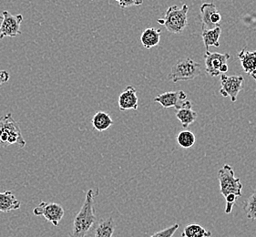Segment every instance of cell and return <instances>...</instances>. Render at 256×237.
<instances>
[{"instance_id": "6da1fadb", "label": "cell", "mask_w": 256, "mask_h": 237, "mask_svg": "<svg viewBox=\"0 0 256 237\" xmlns=\"http://www.w3.org/2000/svg\"><path fill=\"white\" fill-rule=\"evenodd\" d=\"M98 194V189L94 191L90 189L87 192L85 202L80 211L78 212L73 221L72 232L68 237H87L97 222L95 212V199Z\"/></svg>"}, {"instance_id": "7a4b0ae2", "label": "cell", "mask_w": 256, "mask_h": 237, "mask_svg": "<svg viewBox=\"0 0 256 237\" xmlns=\"http://www.w3.org/2000/svg\"><path fill=\"white\" fill-rule=\"evenodd\" d=\"M13 144L24 148L26 140L22 136L20 125L14 120L12 114H8L0 117V146L8 147Z\"/></svg>"}, {"instance_id": "3957f363", "label": "cell", "mask_w": 256, "mask_h": 237, "mask_svg": "<svg viewBox=\"0 0 256 237\" xmlns=\"http://www.w3.org/2000/svg\"><path fill=\"white\" fill-rule=\"evenodd\" d=\"M188 11L189 6L186 4H184L180 8L178 6H170L166 10L164 18H160L157 22L170 32L180 34L188 26Z\"/></svg>"}, {"instance_id": "277c9868", "label": "cell", "mask_w": 256, "mask_h": 237, "mask_svg": "<svg viewBox=\"0 0 256 237\" xmlns=\"http://www.w3.org/2000/svg\"><path fill=\"white\" fill-rule=\"evenodd\" d=\"M202 68L200 63L194 62L190 58H182L172 66L168 78L174 83L188 82L199 77L202 74Z\"/></svg>"}, {"instance_id": "5b68a950", "label": "cell", "mask_w": 256, "mask_h": 237, "mask_svg": "<svg viewBox=\"0 0 256 237\" xmlns=\"http://www.w3.org/2000/svg\"><path fill=\"white\" fill-rule=\"evenodd\" d=\"M220 194L226 198L228 196L241 197L242 184L239 178H236L234 172L229 164H224L218 172Z\"/></svg>"}, {"instance_id": "8992f818", "label": "cell", "mask_w": 256, "mask_h": 237, "mask_svg": "<svg viewBox=\"0 0 256 237\" xmlns=\"http://www.w3.org/2000/svg\"><path fill=\"white\" fill-rule=\"evenodd\" d=\"M230 58L229 53L222 54L218 52H205V70L210 77H218L228 72L227 62Z\"/></svg>"}, {"instance_id": "52a82bcc", "label": "cell", "mask_w": 256, "mask_h": 237, "mask_svg": "<svg viewBox=\"0 0 256 237\" xmlns=\"http://www.w3.org/2000/svg\"><path fill=\"white\" fill-rule=\"evenodd\" d=\"M154 102L160 104L165 108L174 107L178 110L180 108H192V102L187 100V95L182 90L160 94L154 98Z\"/></svg>"}, {"instance_id": "ba28073f", "label": "cell", "mask_w": 256, "mask_h": 237, "mask_svg": "<svg viewBox=\"0 0 256 237\" xmlns=\"http://www.w3.org/2000/svg\"><path fill=\"white\" fill-rule=\"evenodd\" d=\"M33 214L36 216L45 217L46 221L52 222L54 226H58L64 216V209L60 204L56 202L42 201L33 209Z\"/></svg>"}, {"instance_id": "9c48e42d", "label": "cell", "mask_w": 256, "mask_h": 237, "mask_svg": "<svg viewBox=\"0 0 256 237\" xmlns=\"http://www.w3.org/2000/svg\"><path fill=\"white\" fill-rule=\"evenodd\" d=\"M244 82L242 76H227L222 74L220 76V94L222 97H230L232 102L237 100L238 94L242 88V83Z\"/></svg>"}, {"instance_id": "30bf717a", "label": "cell", "mask_w": 256, "mask_h": 237, "mask_svg": "<svg viewBox=\"0 0 256 237\" xmlns=\"http://www.w3.org/2000/svg\"><path fill=\"white\" fill-rule=\"evenodd\" d=\"M3 20L0 28V40L6 36L16 38L20 35V25L23 21V16L12 15L8 11H3Z\"/></svg>"}, {"instance_id": "8fae6325", "label": "cell", "mask_w": 256, "mask_h": 237, "mask_svg": "<svg viewBox=\"0 0 256 237\" xmlns=\"http://www.w3.org/2000/svg\"><path fill=\"white\" fill-rule=\"evenodd\" d=\"M202 30H212L222 24V16L214 3H204L200 8Z\"/></svg>"}, {"instance_id": "7c38bea8", "label": "cell", "mask_w": 256, "mask_h": 237, "mask_svg": "<svg viewBox=\"0 0 256 237\" xmlns=\"http://www.w3.org/2000/svg\"><path fill=\"white\" fill-rule=\"evenodd\" d=\"M118 108L120 112H126L128 110H137L138 106V98L137 92L134 86H128L120 93L118 97Z\"/></svg>"}, {"instance_id": "4fadbf2b", "label": "cell", "mask_w": 256, "mask_h": 237, "mask_svg": "<svg viewBox=\"0 0 256 237\" xmlns=\"http://www.w3.org/2000/svg\"><path fill=\"white\" fill-rule=\"evenodd\" d=\"M238 58L241 62L244 72L250 75L256 82V50L248 52L246 48H244L238 53Z\"/></svg>"}, {"instance_id": "5bb4252c", "label": "cell", "mask_w": 256, "mask_h": 237, "mask_svg": "<svg viewBox=\"0 0 256 237\" xmlns=\"http://www.w3.org/2000/svg\"><path fill=\"white\" fill-rule=\"evenodd\" d=\"M20 206L21 202L16 198L12 192H0V212H10L14 210H18Z\"/></svg>"}, {"instance_id": "9a60e30c", "label": "cell", "mask_w": 256, "mask_h": 237, "mask_svg": "<svg viewBox=\"0 0 256 237\" xmlns=\"http://www.w3.org/2000/svg\"><path fill=\"white\" fill-rule=\"evenodd\" d=\"M160 33L162 31L159 28H146L140 36V42L144 48H146L147 50H150L154 46L159 45Z\"/></svg>"}, {"instance_id": "2e32d148", "label": "cell", "mask_w": 256, "mask_h": 237, "mask_svg": "<svg viewBox=\"0 0 256 237\" xmlns=\"http://www.w3.org/2000/svg\"><path fill=\"white\" fill-rule=\"evenodd\" d=\"M114 231L115 222L112 218L110 217L98 224L97 226L94 228V232L92 237H113Z\"/></svg>"}, {"instance_id": "e0dca14e", "label": "cell", "mask_w": 256, "mask_h": 237, "mask_svg": "<svg viewBox=\"0 0 256 237\" xmlns=\"http://www.w3.org/2000/svg\"><path fill=\"white\" fill-rule=\"evenodd\" d=\"M93 128L98 132H105L113 125V120L107 112H98L92 120Z\"/></svg>"}, {"instance_id": "ac0fdd59", "label": "cell", "mask_w": 256, "mask_h": 237, "mask_svg": "<svg viewBox=\"0 0 256 237\" xmlns=\"http://www.w3.org/2000/svg\"><path fill=\"white\" fill-rule=\"evenodd\" d=\"M220 34H222V30L220 26H216L214 28L209 30H202V38L204 43L206 52L209 50L210 46H214L216 48L220 46L219 40H220Z\"/></svg>"}, {"instance_id": "d6986e66", "label": "cell", "mask_w": 256, "mask_h": 237, "mask_svg": "<svg viewBox=\"0 0 256 237\" xmlns=\"http://www.w3.org/2000/svg\"><path fill=\"white\" fill-rule=\"evenodd\" d=\"M176 117L179 120L184 128H188L189 125L194 124L196 120L198 114L192 108H180L177 110Z\"/></svg>"}, {"instance_id": "ffe728a7", "label": "cell", "mask_w": 256, "mask_h": 237, "mask_svg": "<svg viewBox=\"0 0 256 237\" xmlns=\"http://www.w3.org/2000/svg\"><path fill=\"white\" fill-rule=\"evenodd\" d=\"M212 234V232L196 224H188L182 232V237H210Z\"/></svg>"}, {"instance_id": "44dd1931", "label": "cell", "mask_w": 256, "mask_h": 237, "mask_svg": "<svg viewBox=\"0 0 256 237\" xmlns=\"http://www.w3.org/2000/svg\"><path fill=\"white\" fill-rule=\"evenodd\" d=\"M195 135L190 130H182L177 136V142L180 147L184 149H189L195 144Z\"/></svg>"}, {"instance_id": "7402d4cb", "label": "cell", "mask_w": 256, "mask_h": 237, "mask_svg": "<svg viewBox=\"0 0 256 237\" xmlns=\"http://www.w3.org/2000/svg\"><path fill=\"white\" fill-rule=\"evenodd\" d=\"M246 216L252 220H256V191L244 202Z\"/></svg>"}, {"instance_id": "603a6c76", "label": "cell", "mask_w": 256, "mask_h": 237, "mask_svg": "<svg viewBox=\"0 0 256 237\" xmlns=\"http://www.w3.org/2000/svg\"><path fill=\"white\" fill-rule=\"evenodd\" d=\"M178 228H179V224H176L168 227V228H166L164 230L155 232L150 237H172L175 232H176V231L178 230Z\"/></svg>"}, {"instance_id": "cb8c5ba5", "label": "cell", "mask_w": 256, "mask_h": 237, "mask_svg": "<svg viewBox=\"0 0 256 237\" xmlns=\"http://www.w3.org/2000/svg\"><path fill=\"white\" fill-rule=\"evenodd\" d=\"M118 2V6L122 8H130L132 6L142 5L144 0H116Z\"/></svg>"}, {"instance_id": "d4e9b609", "label": "cell", "mask_w": 256, "mask_h": 237, "mask_svg": "<svg viewBox=\"0 0 256 237\" xmlns=\"http://www.w3.org/2000/svg\"><path fill=\"white\" fill-rule=\"evenodd\" d=\"M10 73L3 70H0V86L8 82L10 80Z\"/></svg>"}, {"instance_id": "484cf974", "label": "cell", "mask_w": 256, "mask_h": 237, "mask_svg": "<svg viewBox=\"0 0 256 237\" xmlns=\"http://www.w3.org/2000/svg\"><path fill=\"white\" fill-rule=\"evenodd\" d=\"M2 20H3V16H0V28H1V24H2Z\"/></svg>"}, {"instance_id": "4316f807", "label": "cell", "mask_w": 256, "mask_h": 237, "mask_svg": "<svg viewBox=\"0 0 256 237\" xmlns=\"http://www.w3.org/2000/svg\"><path fill=\"white\" fill-rule=\"evenodd\" d=\"M92 1H93V0H92Z\"/></svg>"}]
</instances>
